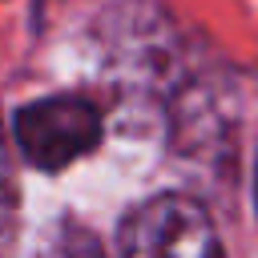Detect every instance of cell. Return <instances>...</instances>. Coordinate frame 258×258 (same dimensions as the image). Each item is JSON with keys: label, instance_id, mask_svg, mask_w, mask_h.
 <instances>
[{"label": "cell", "instance_id": "6da1fadb", "mask_svg": "<svg viewBox=\"0 0 258 258\" xmlns=\"http://www.w3.org/2000/svg\"><path fill=\"white\" fill-rule=\"evenodd\" d=\"M121 258H226L210 214L185 194L141 202L121 226Z\"/></svg>", "mask_w": 258, "mask_h": 258}, {"label": "cell", "instance_id": "7a4b0ae2", "mask_svg": "<svg viewBox=\"0 0 258 258\" xmlns=\"http://www.w3.org/2000/svg\"><path fill=\"white\" fill-rule=\"evenodd\" d=\"M16 145L28 165L56 173L97 149L101 141V117L85 97H44L16 113L12 121Z\"/></svg>", "mask_w": 258, "mask_h": 258}, {"label": "cell", "instance_id": "3957f363", "mask_svg": "<svg viewBox=\"0 0 258 258\" xmlns=\"http://www.w3.org/2000/svg\"><path fill=\"white\" fill-rule=\"evenodd\" d=\"M12 214H16V185H12L8 157H4V141H0V238L12 234Z\"/></svg>", "mask_w": 258, "mask_h": 258}]
</instances>
